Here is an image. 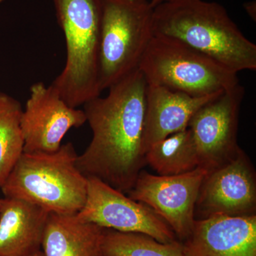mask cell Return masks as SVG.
I'll return each instance as SVG.
<instances>
[{
  "instance_id": "obj_10",
  "label": "cell",
  "mask_w": 256,
  "mask_h": 256,
  "mask_svg": "<svg viewBox=\"0 0 256 256\" xmlns=\"http://www.w3.org/2000/svg\"><path fill=\"white\" fill-rule=\"evenodd\" d=\"M256 212V170L242 149L233 159L207 173L195 205V220Z\"/></svg>"
},
{
  "instance_id": "obj_5",
  "label": "cell",
  "mask_w": 256,
  "mask_h": 256,
  "mask_svg": "<svg viewBox=\"0 0 256 256\" xmlns=\"http://www.w3.org/2000/svg\"><path fill=\"white\" fill-rule=\"evenodd\" d=\"M148 84L194 97L226 92L239 84L238 74L182 42L154 35L138 68Z\"/></svg>"
},
{
  "instance_id": "obj_13",
  "label": "cell",
  "mask_w": 256,
  "mask_h": 256,
  "mask_svg": "<svg viewBox=\"0 0 256 256\" xmlns=\"http://www.w3.org/2000/svg\"><path fill=\"white\" fill-rule=\"evenodd\" d=\"M222 92L194 97L148 84L144 130L146 153L154 143L186 129L194 114Z\"/></svg>"
},
{
  "instance_id": "obj_21",
  "label": "cell",
  "mask_w": 256,
  "mask_h": 256,
  "mask_svg": "<svg viewBox=\"0 0 256 256\" xmlns=\"http://www.w3.org/2000/svg\"><path fill=\"white\" fill-rule=\"evenodd\" d=\"M32 256H45V255L42 250H40V252H37L36 254H35L34 255Z\"/></svg>"
},
{
  "instance_id": "obj_8",
  "label": "cell",
  "mask_w": 256,
  "mask_h": 256,
  "mask_svg": "<svg viewBox=\"0 0 256 256\" xmlns=\"http://www.w3.org/2000/svg\"><path fill=\"white\" fill-rule=\"evenodd\" d=\"M244 96L240 84L202 106L188 128L196 144L200 166L210 172L236 156L238 116Z\"/></svg>"
},
{
  "instance_id": "obj_16",
  "label": "cell",
  "mask_w": 256,
  "mask_h": 256,
  "mask_svg": "<svg viewBox=\"0 0 256 256\" xmlns=\"http://www.w3.org/2000/svg\"><path fill=\"white\" fill-rule=\"evenodd\" d=\"M146 161L160 176L184 174L196 169L200 166V158L190 128L150 146Z\"/></svg>"
},
{
  "instance_id": "obj_23",
  "label": "cell",
  "mask_w": 256,
  "mask_h": 256,
  "mask_svg": "<svg viewBox=\"0 0 256 256\" xmlns=\"http://www.w3.org/2000/svg\"><path fill=\"white\" fill-rule=\"evenodd\" d=\"M146 1H150V2L151 0H146Z\"/></svg>"
},
{
  "instance_id": "obj_18",
  "label": "cell",
  "mask_w": 256,
  "mask_h": 256,
  "mask_svg": "<svg viewBox=\"0 0 256 256\" xmlns=\"http://www.w3.org/2000/svg\"><path fill=\"white\" fill-rule=\"evenodd\" d=\"M100 256H183L180 240L161 242L146 234L106 228Z\"/></svg>"
},
{
  "instance_id": "obj_14",
  "label": "cell",
  "mask_w": 256,
  "mask_h": 256,
  "mask_svg": "<svg viewBox=\"0 0 256 256\" xmlns=\"http://www.w3.org/2000/svg\"><path fill=\"white\" fill-rule=\"evenodd\" d=\"M50 213L16 198H2L0 256H32L42 250Z\"/></svg>"
},
{
  "instance_id": "obj_12",
  "label": "cell",
  "mask_w": 256,
  "mask_h": 256,
  "mask_svg": "<svg viewBox=\"0 0 256 256\" xmlns=\"http://www.w3.org/2000/svg\"><path fill=\"white\" fill-rule=\"evenodd\" d=\"M183 256H256V214L195 220Z\"/></svg>"
},
{
  "instance_id": "obj_9",
  "label": "cell",
  "mask_w": 256,
  "mask_h": 256,
  "mask_svg": "<svg viewBox=\"0 0 256 256\" xmlns=\"http://www.w3.org/2000/svg\"><path fill=\"white\" fill-rule=\"evenodd\" d=\"M87 178L86 202L76 214L79 218L102 228L146 234L164 244L178 240L169 226L149 207L98 178Z\"/></svg>"
},
{
  "instance_id": "obj_20",
  "label": "cell",
  "mask_w": 256,
  "mask_h": 256,
  "mask_svg": "<svg viewBox=\"0 0 256 256\" xmlns=\"http://www.w3.org/2000/svg\"><path fill=\"white\" fill-rule=\"evenodd\" d=\"M255 6L256 4H254V2L248 3V4L246 5V10L248 14L250 15L252 18H254V16H255V15L254 14V6Z\"/></svg>"
},
{
  "instance_id": "obj_6",
  "label": "cell",
  "mask_w": 256,
  "mask_h": 256,
  "mask_svg": "<svg viewBox=\"0 0 256 256\" xmlns=\"http://www.w3.org/2000/svg\"><path fill=\"white\" fill-rule=\"evenodd\" d=\"M146 0H102L98 60L100 92L139 68L153 32Z\"/></svg>"
},
{
  "instance_id": "obj_3",
  "label": "cell",
  "mask_w": 256,
  "mask_h": 256,
  "mask_svg": "<svg viewBox=\"0 0 256 256\" xmlns=\"http://www.w3.org/2000/svg\"><path fill=\"white\" fill-rule=\"evenodd\" d=\"M78 156L72 142L54 152H24L0 188L6 198L33 204L50 214H75L88 194Z\"/></svg>"
},
{
  "instance_id": "obj_19",
  "label": "cell",
  "mask_w": 256,
  "mask_h": 256,
  "mask_svg": "<svg viewBox=\"0 0 256 256\" xmlns=\"http://www.w3.org/2000/svg\"><path fill=\"white\" fill-rule=\"evenodd\" d=\"M175 1H178V0H151L150 2L151 6L154 8L158 6V5L162 4V3L170 2Z\"/></svg>"
},
{
  "instance_id": "obj_15",
  "label": "cell",
  "mask_w": 256,
  "mask_h": 256,
  "mask_svg": "<svg viewBox=\"0 0 256 256\" xmlns=\"http://www.w3.org/2000/svg\"><path fill=\"white\" fill-rule=\"evenodd\" d=\"M105 229L76 214H50L42 250L45 256H100Z\"/></svg>"
},
{
  "instance_id": "obj_24",
  "label": "cell",
  "mask_w": 256,
  "mask_h": 256,
  "mask_svg": "<svg viewBox=\"0 0 256 256\" xmlns=\"http://www.w3.org/2000/svg\"><path fill=\"white\" fill-rule=\"evenodd\" d=\"M0 1H1V0H0Z\"/></svg>"
},
{
  "instance_id": "obj_2",
  "label": "cell",
  "mask_w": 256,
  "mask_h": 256,
  "mask_svg": "<svg viewBox=\"0 0 256 256\" xmlns=\"http://www.w3.org/2000/svg\"><path fill=\"white\" fill-rule=\"evenodd\" d=\"M153 32L174 38L235 73L256 70V45L244 36L226 10L204 0L162 3L153 10Z\"/></svg>"
},
{
  "instance_id": "obj_7",
  "label": "cell",
  "mask_w": 256,
  "mask_h": 256,
  "mask_svg": "<svg viewBox=\"0 0 256 256\" xmlns=\"http://www.w3.org/2000/svg\"><path fill=\"white\" fill-rule=\"evenodd\" d=\"M207 173L200 166L173 176H156L142 170L128 194L130 198L149 207L182 242L193 229L195 205Z\"/></svg>"
},
{
  "instance_id": "obj_11",
  "label": "cell",
  "mask_w": 256,
  "mask_h": 256,
  "mask_svg": "<svg viewBox=\"0 0 256 256\" xmlns=\"http://www.w3.org/2000/svg\"><path fill=\"white\" fill-rule=\"evenodd\" d=\"M86 122L84 110L70 107L52 86H32L21 116L24 152H54L62 146L66 133Z\"/></svg>"
},
{
  "instance_id": "obj_17",
  "label": "cell",
  "mask_w": 256,
  "mask_h": 256,
  "mask_svg": "<svg viewBox=\"0 0 256 256\" xmlns=\"http://www.w3.org/2000/svg\"><path fill=\"white\" fill-rule=\"evenodd\" d=\"M21 104L0 92V188L24 153Z\"/></svg>"
},
{
  "instance_id": "obj_1",
  "label": "cell",
  "mask_w": 256,
  "mask_h": 256,
  "mask_svg": "<svg viewBox=\"0 0 256 256\" xmlns=\"http://www.w3.org/2000/svg\"><path fill=\"white\" fill-rule=\"evenodd\" d=\"M138 69L84 104L92 140L76 165L86 178H98L128 194L146 165L144 148L146 90Z\"/></svg>"
},
{
  "instance_id": "obj_22",
  "label": "cell",
  "mask_w": 256,
  "mask_h": 256,
  "mask_svg": "<svg viewBox=\"0 0 256 256\" xmlns=\"http://www.w3.org/2000/svg\"><path fill=\"white\" fill-rule=\"evenodd\" d=\"M1 208H2V198H0V212H1Z\"/></svg>"
},
{
  "instance_id": "obj_4",
  "label": "cell",
  "mask_w": 256,
  "mask_h": 256,
  "mask_svg": "<svg viewBox=\"0 0 256 256\" xmlns=\"http://www.w3.org/2000/svg\"><path fill=\"white\" fill-rule=\"evenodd\" d=\"M66 44V62L52 86L77 108L100 95L98 85L102 0H54Z\"/></svg>"
}]
</instances>
